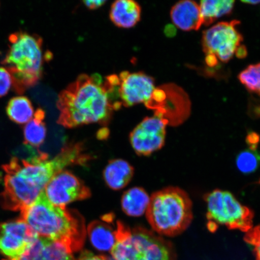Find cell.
<instances>
[{
    "mask_svg": "<svg viewBox=\"0 0 260 260\" xmlns=\"http://www.w3.org/2000/svg\"><path fill=\"white\" fill-rule=\"evenodd\" d=\"M88 160L80 144L66 146L51 160L40 151L28 159L13 158L3 167L6 173L3 207L21 211L37 200L55 175L68 166L84 164Z\"/></svg>",
    "mask_w": 260,
    "mask_h": 260,
    "instance_id": "cell-1",
    "label": "cell"
},
{
    "mask_svg": "<svg viewBox=\"0 0 260 260\" xmlns=\"http://www.w3.org/2000/svg\"><path fill=\"white\" fill-rule=\"evenodd\" d=\"M119 84L116 75L105 81L99 74L80 75L58 95V124L68 128L96 122L107 125L113 111L122 106L118 100Z\"/></svg>",
    "mask_w": 260,
    "mask_h": 260,
    "instance_id": "cell-2",
    "label": "cell"
},
{
    "mask_svg": "<svg viewBox=\"0 0 260 260\" xmlns=\"http://www.w3.org/2000/svg\"><path fill=\"white\" fill-rule=\"evenodd\" d=\"M21 212V219L39 237L59 242L73 253L82 248L87 232L83 217L77 211L54 206L44 191Z\"/></svg>",
    "mask_w": 260,
    "mask_h": 260,
    "instance_id": "cell-3",
    "label": "cell"
},
{
    "mask_svg": "<svg viewBox=\"0 0 260 260\" xmlns=\"http://www.w3.org/2000/svg\"><path fill=\"white\" fill-rule=\"evenodd\" d=\"M9 48L2 63L12 79L13 89L21 94L37 84L43 74L44 54L42 38L19 31L10 36Z\"/></svg>",
    "mask_w": 260,
    "mask_h": 260,
    "instance_id": "cell-4",
    "label": "cell"
},
{
    "mask_svg": "<svg viewBox=\"0 0 260 260\" xmlns=\"http://www.w3.org/2000/svg\"><path fill=\"white\" fill-rule=\"evenodd\" d=\"M146 213L155 232L174 237L190 225L193 219L192 202L181 188L168 187L152 195Z\"/></svg>",
    "mask_w": 260,
    "mask_h": 260,
    "instance_id": "cell-5",
    "label": "cell"
},
{
    "mask_svg": "<svg viewBox=\"0 0 260 260\" xmlns=\"http://www.w3.org/2000/svg\"><path fill=\"white\" fill-rule=\"evenodd\" d=\"M115 260H175L172 244L144 228L130 229L117 222L116 243L111 251Z\"/></svg>",
    "mask_w": 260,
    "mask_h": 260,
    "instance_id": "cell-6",
    "label": "cell"
},
{
    "mask_svg": "<svg viewBox=\"0 0 260 260\" xmlns=\"http://www.w3.org/2000/svg\"><path fill=\"white\" fill-rule=\"evenodd\" d=\"M204 198L207 205L209 222L245 233L252 229L254 214L240 204L232 193L216 189L205 194Z\"/></svg>",
    "mask_w": 260,
    "mask_h": 260,
    "instance_id": "cell-7",
    "label": "cell"
},
{
    "mask_svg": "<svg viewBox=\"0 0 260 260\" xmlns=\"http://www.w3.org/2000/svg\"><path fill=\"white\" fill-rule=\"evenodd\" d=\"M238 21L220 22L203 32V47L207 55H214L217 59L227 62L235 54L243 41L237 30Z\"/></svg>",
    "mask_w": 260,
    "mask_h": 260,
    "instance_id": "cell-8",
    "label": "cell"
},
{
    "mask_svg": "<svg viewBox=\"0 0 260 260\" xmlns=\"http://www.w3.org/2000/svg\"><path fill=\"white\" fill-rule=\"evenodd\" d=\"M152 102L149 109L155 110V115L161 117L172 126L181 124L190 112V101L187 94L174 84H167Z\"/></svg>",
    "mask_w": 260,
    "mask_h": 260,
    "instance_id": "cell-9",
    "label": "cell"
},
{
    "mask_svg": "<svg viewBox=\"0 0 260 260\" xmlns=\"http://www.w3.org/2000/svg\"><path fill=\"white\" fill-rule=\"evenodd\" d=\"M44 193L50 203L60 207H65L74 201L86 200L91 195L89 188L67 171L55 175L48 182Z\"/></svg>",
    "mask_w": 260,
    "mask_h": 260,
    "instance_id": "cell-10",
    "label": "cell"
},
{
    "mask_svg": "<svg viewBox=\"0 0 260 260\" xmlns=\"http://www.w3.org/2000/svg\"><path fill=\"white\" fill-rule=\"evenodd\" d=\"M167 120L155 115L146 117L133 130L130 142L139 155H148L161 149L165 144Z\"/></svg>",
    "mask_w": 260,
    "mask_h": 260,
    "instance_id": "cell-11",
    "label": "cell"
},
{
    "mask_svg": "<svg viewBox=\"0 0 260 260\" xmlns=\"http://www.w3.org/2000/svg\"><path fill=\"white\" fill-rule=\"evenodd\" d=\"M118 95L122 106L132 107L139 103H147L151 99L155 87L154 79L142 72L120 73Z\"/></svg>",
    "mask_w": 260,
    "mask_h": 260,
    "instance_id": "cell-12",
    "label": "cell"
},
{
    "mask_svg": "<svg viewBox=\"0 0 260 260\" xmlns=\"http://www.w3.org/2000/svg\"><path fill=\"white\" fill-rule=\"evenodd\" d=\"M39 236L22 219L0 224V251L8 258L24 253Z\"/></svg>",
    "mask_w": 260,
    "mask_h": 260,
    "instance_id": "cell-13",
    "label": "cell"
},
{
    "mask_svg": "<svg viewBox=\"0 0 260 260\" xmlns=\"http://www.w3.org/2000/svg\"><path fill=\"white\" fill-rule=\"evenodd\" d=\"M73 253L59 242L38 237L22 255L4 260H75Z\"/></svg>",
    "mask_w": 260,
    "mask_h": 260,
    "instance_id": "cell-14",
    "label": "cell"
},
{
    "mask_svg": "<svg viewBox=\"0 0 260 260\" xmlns=\"http://www.w3.org/2000/svg\"><path fill=\"white\" fill-rule=\"evenodd\" d=\"M172 22L184 31L199 30L203 24L200 6L190 0L179 2L171 11Z\"/></svg>",
    "mask_w": 260,
    "mask_h": 260,
    "instance_id": "cell-15",
    "label": "cell"
},
{
    "mask_svg": "<svg viewBox=\"0 0 260 260\" xmlns=\"http://www.w3.org/2000/svg\"><path fill=\"white\" fill-rule=\"evenodd\" d=\"M141 6L133 0H118L113 3L110 9V19L120 28L134 27L141 19Z\"/></svg>",
    "mask_w": 260,
    "mask_h": 260,
    "instance_id": "cell-16",
    "label": "cell"
},
{
    "mask_svg": "<svg viewBox=\"0 0 260 260\" xmlns=\"http://www.w3.org/2000/svg\"><path fill=\"white\" fill-rule=\"evenodd\" d=\"M86 230L94 248L100 251H112L116 243V229H113L106 217L104 221L90 223Z\"/></svg>",
    "mask_w": 260,
    "mask_h": 260,
    "instance_id": "cell-17",
    "label": "cell"
},
{
    "mask_svg": "<svg viewBox=\"0 0 260 260\" xmlns=\"http://www.w3.org/2000/svg\"><path fill=\"white\" fill-rule=\"evenodd\" d=\"M133 174L134 170L127 161L115 159L107 165L103 176L107 186L113 190H119L129 183Z\"/></svg>",
    "mask_w": 260,
    "mask_h": 260,
    "instance_id": "cell-18",
    "label": "cell"
},
{
    "mask_svg": "<svg viewBox=\"0 0 260 260\" xmlns=\"http://www.w3.org/2000/svg\"><path fill=\"white\" fill-rule=\"evenodd\" d=\"M150 201L144 188L133 187L123 194L122 200V209L128 216L139 217L144 214Z\"/></svg>",
    "mask_w": 260,
    "mask_h": 260,
    "instance_id": "cell-19",
    "label": "cell"
},
{
    "mask_svg": "<svg viewBox=\"0 0 260 260\" xmlns=\"http://www.w3.org/2000/svg\"><path fill=\"white\" fill-rule=\"evenodd\" d=\"M45 116L44 110L38 109L35 112L34 118L25 125L24 129L25 144L28 147L37 148L43 144L47 135Z\"/></svg>",
    "mask_w": 260,
    "mask_h": 260,
    "instance_id": "cell-20",
    "label": "cell"
},
{
    "mask_svg": "<svg viewBox=\"0 0 260 260\" xmlns=\"http://www.w3.org/2000/svg\"><path fill=\"white\" fill-rule=\"evenodd\" d=\"M232 0H203L200 6L203 24L209 25L216 19L232 12L235 5Z\"/></svg>",
    "mask_w": 260,
    "mask_h": 260,
    "instance_id": "cell-21",
    "label": "cell"
},
{
    "mask_svg": "<svg viewBox=\"0 0 260 260\" xmlns=\"http://www.w3.org/2000/svg\"><path fill=\"white\" fill-rule=\"evenodd\" d=\"M6 112L12 121L19 124L28 123L35 115L30 100L24 96H16L10 100Z\"/></svg>",
    "mask_w": 260,
    "mask_h": 260,
    "instance_id": "cell-22",
    "label": "cell"
},
{
    "mask_svg": "<svg viewBox=\"0 0 260 260\" xmlns=\"http://www.w3.org/2000/svg\"><path fill=\"white\" fill-rule=\"evenodd\" d=\"M237 168L243 174H251L257 170L260 165V154L256 150L246 149L237 155Z\"/></svg>",
    "mask_w": 260,
    "mask_h": 260,
    "instance_id": "cell-23",
    "label": "cell"
},
{
    "mask_svg": "<svg viewBox=\"0 0 260 260\" xmlns=\"http://www.w3.org/2000/svg\"><path fill=\"white\" fill-rule=\"evenodd\" d=\"M239 79L249 91L260 95V63L249 65L240 73Z\"/></svg>",
    "mask_w": 260,
    "mask_h": 260,
    "instance_id": "cell-24",
    "label": "cell"
},
{
    "mask_svg": "<svg viewBox=\"0 0 260 260\" xmlns=\"http://www.w3.org/2000/svg\"><path fill=\"white\" fill-rule=\"evenodd\" d=\"M245 241L252 247L256 260H260V225L246 233Z\"/></svg>",
    "mask_w": 260,
    "mask_h": 260,
    "instance_id": "cell-25",
    "label": "cell"
},
{
    "mask_svg": "<svg viewBox=\"0 0 260 260\" xmlns=\"http://www.w3.org/2000/svg\"><path fill=\"white\" fill-rule=\"evenodd\" d=\"M12 86L11 74L6 68L0 67V97L7 94Z\"/></svg>",
    "mask_w": 260,
    "mask_h": 260,
    "instance_id": "cell-26",
    "label": "cell"
},
{
    "mask_svg": "<svg viewBox=\"0 0 260 260\" xmlns=\"http://www.w3.org/2000/svg\"><path fill=\"white\" fill-rule=\"evenodd\" d=\"M259 136L256 133L251 132L247 136L246 143L249 146V148L252 150H256L259 142Z\"/></svg>",
    "mask_w": 260,
    "mask_h": 260,
    "instance_id": "cell-27",
    "label": "cell"
},
{
    "mask_svg": "<svg viewBox=\"0 0 260 260\" xmlns=\"http://www.w3.org/2000/svg\"><path fill=\"white\" fill-rule=\"evenodd\" d=\"M77 260H108V258L105 256L95 255L88 251H84Z\"/></svg>",
    "mask_w": 260,
    "mask_h": 260,
    "instance_id": "cell-28",
    "label": "cell"
},
{
    "mask_svg": "<svg viewBox=\"0 0 260 260\" xmlns=\"http://www.w3.org/2000/svg\"><path fill=\"white\" fill-rule=\"evenodd\" d=\"M84 5L86 6V7L90 10H95L99 9L106 3V1H84L83 2Z\"/></svg>",
    "mask_w": 260,
    "mask_h": 260,
    "instance_id": "cell-29",
    "label": "cell"
},
{
    "mask_svg": "<svg viewBox=\"0 0 260 260\" xmlns=\"http://www.w3.org/2000/svg\"><path fill=\"white\" fill-rule=\"evenodd\" d=\"M206 63L208 66L214 67L217 64V58L213 54H208L206 58Z\"/></svg>",
    "mask_w": 260,
    "mask_h": 260,
    "instance_id": "cell-30",
    "label": "cell"
},
{
    "mask_svg": "<svg viewBox=\"0 0 260 260\" xmlns=\"http://www.w3.org/2000/svg\"><path fill=\"white\" fill-rule=\"evenodd\" d=\"M165 35L168 37L172 38L174 37L176 35L177 30L175 28V26L173 25H168L165 29Z\"/></svg>",
    "mask_w": 260,
    "mask_h": 260,
    "instance_id": "cell-31",
    "label": "cell"
},
{
    "mask_svg": "<svg viewBox=\"0 0 260 260\" xmlns=\"http://www.w3.org/2000/svg\"><path fill=\"white\" fill-rule=\"evenodd\" d=\"M236 56L240 58H245L247 55L246 48L243 45H240L236 51Z\"/></svg>",
    "mask_w": 260,
    "mask_h": 260,
    "instance_id": "cell-32",
    "label": "cell"
},
{
    "mask_svg": "<svg viewBox=\"0 0 260 260\" xmlns=\"http://www.w3.org/2000/svg\"><path fill=\"white\" fill-rule=\"evenodd\" d=\"M243 2L251 5H256L258 4V3H260V1H243Z\"/></svg>",
    "mask_w": 260,
    "mask_h": 260,
    "instance_id": "cell-33",
    "label": "cell"
},
{
    "mask_svg": "<svg viewBox=\"0 0 260 260\" xmlns=\"http://www.w3.org/2000/svg\"><path fill=\"white\" fill-rule=\"evenodd\" d=\"M108 260H115V259H114L112 257V258H108Z\"/></svg>",
    "mask_w": 260,
    "mask_h": 260,
    "instance_id": "cell-34",
    "label": "cell"
}]
</instances>
